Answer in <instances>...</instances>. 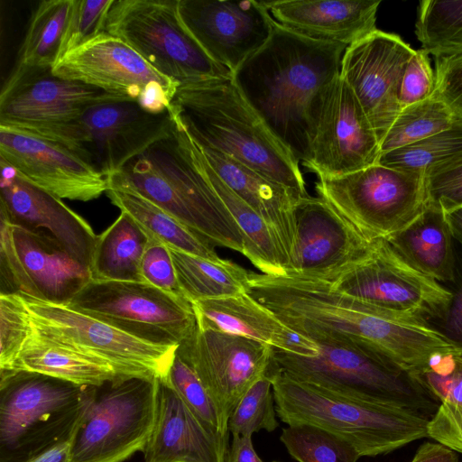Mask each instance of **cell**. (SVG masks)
I'll return each instance as SVG.
<instances>
[{
    "mask_svg": "<svg viewBox=\"0 0 462 462\" xmlns=\"http://www.w3.org/2000/svg\"><path fill=\"white\" fill-rule=\"evenodd\" d=\"M67 306L156 346H179L197 327L190 302L142 282L90 280Z\"/></svg>",
    "mask_w": 462,
    "mask_h": 462,
    "instance_id": "7c38bea8",
    "label": "cell"
},
{
    "mask_svg": "<svg viewBox=\"0 0 462 462\" xmlns=\"http://www.w3.org/2000/svg\"><path fill=\"white\" fill-rule=\"evenodd\" d=\"M169 109L200 146L309 196L300 162L246 101L233 77L180 84Z\"/></svg>",
    "mask_w": 462,
    "mask_h": 462,
    "instance_id": "3957f363",
    "label": "cell"
},
{
    "mask_svg": "<svg viewBox=\"0 0 462 462\" xmlns=\"http://www.w3.org/2000/svg\"><path fill=\"white\" fill-rule=\"evenodd\" d=\"M248 284V293L291 329L316 343L364 348L407 374L457 349L424 318L365 303L328 281L249 272Z\"/></svg>",
    "mask_w": 462,
    "mask_h": 462,
    "instance_id": "6da1fadb",
    "label": "cell"
},
{
    "mask_svg": "<svg viewBox=\"0 0 462 462\" xmlns=\"http://www.w3.org/2000/svg\"><path fill=\"white\" fill-rule=\"evenodd\" d=\"M273 348L292 355L312 357L319 354V345L309 337L286 327Z\"/></svg>",
    "mask_w": 462,
    "mask_h": 462,
    "instance_id": "681fc988",
    "label": "cell"
},
{
    "mask_svg": "<svg viewBox=\"0 0 462 462\" xmlns=\"http://www.w3.org/2000/svg\"><path fill=\"white\" fill-rule=\"evenodd\" d=\"M229 444L206 429L176 392L159 381L156 422L145 462H226Z\"/></svg>",
    "mask_w": 462,
    "mask_h": 462,
    "instance_id": "484cf974",
    "label": "cell"
},
{
    "mask_svg": "<svg viewBox=\"0 0 462 462\" xmlns=\"http://www.w3.org/2000/svg\"><path fill=\"white\" fill-rule=\"evenodd\" d=\"M53 75L81 82L109 94L153 103L175 95L179 82L160 74L116 36L103 32L70 51L51 68Z\"/></svg>",
    "mask_w": 462,
    "mask_h": 462,
    "instance_id": "d6986e66",
    "label": "cell"
},
{
    "mask_svg": "<svg viewBox=\"0 0 462 462\" xmlns=\"http://www.w3.org/2000/svg\"><path fill=\"white\" fill-rule=\"evenodd\" d=\"M415 50L398 34L375 30L347 46L340 77L361 104L381 143L402 110L400 89Z\"/></svg>",
    "mask_w": 462,
    "mask_h": 462,
    "instance_id": "44dd1931",
    "label": "cell"
},
{
    "mask_svg": "<svg viewBox=\"0 0 462 462\" xmlns=\"http://www.w3.org/2000/svg\"><path fill=\"white\" fill-rule=\"evenodd\" d=\"M435 65L434 95L462 120V53L435 59Z\"/></svg>",
    "mask_w": 462,
    "mask_h": 462,
    "instance_id": "c3c4849f",
    "label": "cell"
},
{
    "mask_svg": "<svg viewBox=\"0 0 462 462\" xmlns=\"http://www.w3.org/2000/svg\"><path fill=\"white\" fill-rule=\"evenodd\" d=\"M279 427L270 375L257 380L244 394L231 414L229 434L253 436L262 430L273 432Z\"/></svg>",
    "mask_w": 462,
    "mask_h": 462,
    "instance_id": "b9f144b4",
    "label": "cell"
},
{
    "mask_svg": "<svg viewBox=\"0 0 462 462\" xmlns=\"http://www.w3.org/2000/svg\"><path fill=\"white\" fill-rule=\"evenodd\" d=\"M179 14L206 53L232 74L265 44L276 23L263 1L179 0Z\"/></svg>",
    "mask_w": 462,
    "mask_h": 462,
    "instance_id": "7402d4cb",
    "label": "cell"
},
{
    "mask_svg": "<svg viewBox=\"0 0 462 462\" xmlns=\"http://www.w3.org/2000/svg\"><path fill=\"white\" fill-rule=\"evenodd\" d=\"M334 288L365 303L424 318H445L453 293L409 264L385 239Z\"/></svg>",
    "mask_w": 462,
    "mask_h": 462,
    "instance_id": "9a60e30c",
    "label": "cell"
},
{
    "mask_svg": "<svg viewBox=\"0 0 462 462\" xmlns=\"http://www.w3.org/2000/svg\"><path fill=\"white\" fill-rule=\"evenodd\" d=\"M415 35L421 50L435 59L462 53V0H422Z\"/></svg>",
    "mask_w": 462,
    "mask_h": 462,
    "instance_id": "8d00e7d4",
    "label": "cell"
},
{
    "mask_svg": "<svg viewBox=\"0 0 462 462\" xmlns=\"http://www.w3.org/2000/svg\"><path fill=\"white\" fill-rule=\"evenodd\" d=\"M462 156V120L413 144L382 153L379 164L425 175L430 170Z\"/></svg>",
    "mask_w": 462,
    "mask_h": 462,
    "instance_id": "f35d334b",
    "label": "cell"
},
{
    "mask_svg": "<svg viewBox=\"0 0 462 462\" xmlns=\"http://www.w3.org/2000/svg\"><path fill=\"white\" fill-rule=\"evenodd\" d=\"M18 295L42 334L108 363L124 377L167 379L178 346L152 345L67 305Z\"/></svg>",
    "mask_w": 462,
    "mask_h": 462,
    "instance_id": "4fadbf2b",
    "label": "cell"
},
{
    "mask_svg": "<svg viewBox=\"0 0 462 462\" xmlns=\"http://www.w3.org/2000/svg\"><path fill=\"white\" fill-rule=\"evenodd\" d=\"M317 344L312 357L273 347V365L296 380L394 402L430 419L436 412L439 402L410 374L356 346Z\"/></svg>",
    "mask_w": 462,
    "mask_h": 462,
    "instance_id": "30bf717a",
    "label": "cell"
},
{
    "mask_svg": "<svg viewBox=\"0 0 462 462\" xmlns=\"http://www.w3.org/2000/svg\"><path fill=\"white\" fill-rule=\"evenodd\" d=\"M198 145L220 179L269 225L286 272L295 245V207L305 197L226 154Z\"/></svg>",
    "mask_w": 462,
    "mask_h": 462,
    "instance_id": "4316f807",
    "label": "cell"
},
{
    "mask_svg": "<svg viewBox=\"0 0 462 462\" xmlns=\"http://www.w3.org/2000/svg\"><path fill=\"white\" fill-rule=\"evenodd\" d=\"M147 234L126 213L97 236L89 264L91 280L142 282Z\"/></svg>",
    "mask_w": 462,
    "mask_h": 462,
    "instance_id": "d6a6232c",
    "label": "cell"
},
{
    "mask_svg": "<svg viewBox=\"0 0 462 462\" xmlns=\"http://www.w3.org/2000/svg\"><path fill=\"white\" fill-rule=\"evenodd\" d=\"M273 20L284 28L317 41L346 46L376 29L377 0L263 1Z\"/></svg>",
    "mask_w": 462,
    "mask_h": 462,
    "instance_id": "d4e9b609",
    "label": "cell"
},
{
    "mask_svg": "<svg viewBox=\"0 0 462 462\" xmlns=\"http://www.w3.org/2000/svg\"><path fill=\"white\" fill-rule=\"evenodd\" d=\"M73 0H44L32 13L16 64L52 68L59 57Z\"/></svg>",
    "mask_w": 462,
    "mask_h": 462,
    "instance_id": "d590c367",
    "label": "cell"
},
{
    "mask_svg": "<svg viewBox=\"0 0 462 462\" xmlns=\"http://www.w3.org/2000/svg\"><path fill=\"white\" fill-rule=\"evenodd\" d=\"M452 235L444 212L431 205L385 240L409 264L440 282L454 278Z\"/></svg>",
    "mask_w": 462,
    "mask_h": 462,
    "instance_id": "f1b7e54d",
    "label": "cell"
},
{
    "mask_svg": "<svg viewBox=\"0 0 462 462\" xmlns=\"http://www.w3.org/2000/svg\"><path fill=\"white\" fill-rule=\"evenodd\" d=\"M141 276L143 282L178 300L189 301L180 286L170 247L149 236L141 262Z\"/></svg>",
    "mask_w": 462,
    "mask_h": 462,
    "instance_id": "f6af8a7d",
    "label": "cell"
},
{
    "mask_svg": "<svg viewBox=\"0 0 462 462\" xmlns=\"http://www.w3.org/2000/svg\"><path fill=\"white\" fill-rule=\"evenodd\" d=\"M96 393L35 372L0 375V462H23L69 437Z\"/></svg>",
    "mask_w": 462,
    "mask_h": 462,
    "instance_id": "8992f818",
    "label": "cell"
},
{
    "mask_svg": "<svg viewBox=\"0 0 462 462\" xmlns=\"http://www.w3.org/2000/svg\"><path fill=\"white\" fill-rule=\"evenodd\" d=\"M0 219L57 242L89 268L97 235L62 200L31 184L0 160Z\"/></svg>",
    "mask_w": 462,
    "mask_h": 462,
    "instance_id": "cb8c5ba5",
    "label": "cell"
},
{
    "mask_svg": "<svg viewBox=\"0 0 462 462\" xmlns=\"http://www.w3.org/2000/svg\"><path fill=\"white\" fill-rule=\"evenodd\" d=\"M197 326L243 336L273 347L286 328L248 292L191 302Z\"/></svg>",
    "mask_w": 462,
    "mask_h": 462,
    "instance_id": "4dcf8cb0",
    "label": "cell"
},
{
    "mask_svg": "<svg viewBox=\"0 0 462 462\" xmlns=\"http://www.w3.org/2000/svg\"><path fill=\"white\" fill-rule=\"evenodd\" d=\"M170 250L180 286L190 303L248 292L249 272L239 264Z\"/></svg>",
    "mask_w": 462,
    "mask_h": 462,
    "instance_id": "e575fe53",
    "label": "cell"
},
{
    "mask_svg": "<svg viewBox=\"0 0 462 462\" xmlns=\"http://www.w3.org/2000/svg\"><path fill=\"white\" fill-rule=\"evenodd\" d=\"M106 32L125 42L160 74L180 84L233 77L185 27L179 0L115 1Z\"/></svg>",
    "mask_w": 462,
    "mask_h": 462,
    "instance_id": "ba28073f",
    "label": "cell"
},
{
    "mask_svg": "<svg viewBox=\"0 0 462 462\" xmlns=\"http://www.w3.org/2000/svg\"><path fill=\"white\" fill-rule=\"evenodd\" d=\"M435 72H433L429 54L423 50H415L408 61L400 89L402 108L424 101L434 95Z\"/></svg>",
    "mask_w": 462,
    "mask_h": 462,
    "instance_id": "7dc6e473",
    "label": "cell"
},
{
    "mask_svg": "<svg viewBox=\"0 0 462 462\" xmlns=\"http://www.w3.org/2000/svg\"><path fill=\"white\" fill-rule=\"evenodd\" d=\"M18 371L40 373L95 387L126 378L108 363L42 334L32 324L12 366L0 375Z\"/></svg>",
    "mask_w": 462,
    "mask_h": 462,
    "instance_id": "83f0119b",
    "label": "cell"
},
{
    "mask_svg": "<svg viewBox=\"0 0 462 462\" xmlns=\"http://www.w3.org/2000/svg\"><path fill=\"white\" fill-rule=\"evenodd\" d=\"M0 160L31 184L62 199L89 201L106 193V177L64 145L0 126Z\"/></svg>",
    "mask_w": 462,
    "mask_h": 462,
    "instance_id": "603a6c76",
    "label": "cell"
},
{
    "mask_svg": "<svg viewBox=\"0 0 462 462\" xmlns=\"http://www.w3.org/2000/svg\"><path fill=\"white\" fill-rule=\"evenodd\" d=\"M77 430L69 437L53 443L23 462H71V449Z\"/></svg>",
    "mask_w": 462,
    "mask_h": 462,
    "instance_id": "816d5d0a",
    "label": "cell"
},
{
    "mask_svg": "<svg viewBox=\"0 0 462 462\" xmlns=\"http://www.w3.org/2000/svg\"><path fill=\"white\" fill-rule=\"evenodd\" d=\"M173 130L169 109L153 114L137 101L114 97L91 106L75 121L29 134L64 145L107 177L170 138Z\"/></svg>",
    "mask_w": 462,
    "mask_h": 462,
    "instance_id": "52a82bcc",
    "label": "cell"
},
{
    "mask_svg": "<svg viewBox=\"0 0 462 462\" xmlns=\"http://www.w3.org/2000/svg\"><path fill=\"white\" fill-rule=\"evenodd\" d=\"M294 213L295 245L286 274L333 282L368 258L377 244L320 197L300 199Z\"/></svg>",
    "mask_w": 462,
    "mask_h": 462,
    "instance_id": "e0dca14e",
    "label": "cell"
},
{
    "mask_svg": "<svg viewBox=\"0 0 462 462\" xmlns=\"http://www.w3.org/2000/svg\"><path fill=\"white\" fill-rule=\"evenodd\" d=\"M316 190L371 240L386 239L428 206L425 176L376 163L337 177H318Z\"/></svg>",
    "mask_w": 462,
    "mask_h": 462,
    "instance_id": "9c48e42d",
    "label": "cell"
},
{
    "mask_svg": "<svg viewBox=\"0 0 462 462\" xmlns=\"http://www.w3.org/2000/svg\"><path fill=\"white\" fill-rule=\"evenodd\" d=\"M169 110L172 135L106 178L137 191L212 245L243 254L236 220L204 172L194 141Z\"/></svg>",
    "mask_w": 462,
    "mask_h": 462,
    "instance_id": "277c9868",
    "label": "cell"
},
{
    "mask_svg": "<svg viewBox=\"0 0 462 462\" xmlns=\"http://www.w3.org/2000/svg\"><path fill=\"white\" fill-rule=\"evenodd\" d=\"M195 144L204 172L242 233L243 255L264 274L285 275L280 248L269 225L220 179Z\"/></svg>",
    "mask_w": 462,
    "mask_h": 462,
    "instance_id": "836d02e7",
    "label": "cell"
},
{
    "mask_svg": "<svg viewBox=\"0 0 462 462\" xmlns=\"http://www.w3.org/2000/svg\"><path fill=\"white\" fill-rule=\"evenodd\" d=\"M428 205L444 213L462 207V156L425 175Z\"/></svg>",
    "mask_w": 462,
    "mask_h": 462,
    "instance_id": "bcb514c9",
    "label": "cell"
},
{
    "mask_svg": "<svg viewBox=\"0 0 462 462\" xmlns=\"http://www.w3.org/2000/svg\"><path fill=\"white\" fill-rule=\"evenodd\" d=\"M160 379L130 377L97 387L75 433L71 462H124L153 430Z\"/></svg>",
    "mask_w": 462,
    "mask_h": 462,
    "instance_id": "8fae6325",
    "label": "cell"
},
{
    "mask_svg": "<svg viewBox=\"0 0 462 462\" xmlns=\"http://www.w3.org/2000/svg\"><path fill=\"white\" fill-rule=\"evenodd\" d=\"M444 333L452 342L462 347V283L453 294L451 303L445 316Z\"/></svg>",
    "mask_w": 462,
    "mask_h": 462,
    "instance_id": "f907efd6",
    "label": "cell"
},
{
    "mask_svg": "<svg viewBox=\"0 0 462 462\" xmlns=\"http://www.w3.org/2000/svg\"><path fill=\"white\" fill-rule=\"evenodd\" d=\"M226 462H264L255 452L252 436L233 435ZM281 462V461H272Z\"/></svg>",
    "mask_w": 462,
    "mask_h": 462,
    "instance_id": "f5cc1de1",
    "label": "cell"
},
{
    "mask_svg": "<svg viewBox=\"0 0 462 462\" xmlns=\"http://www.w3.org/2000/svg\"><path fill=\"white\" fill-rule=\"evenodd\" d=\"M0 294L67 305L90 280L89 268L54 240L0 219Z\"/></svg>",
    "mask_w": 462,
    "mask_h": 462,
    "instance_id": "5bb4252c",
    "label": "cell"
},
{
    "mask_svg": "<svg viewBox=\"0 0 462 462\" xmlns=\"http://www.w3.org/2000/svg\"><path fill=\"white\" fill-rule=\"evenodd\" d=\"M26 306L18 294H0V373L10 369L30 327Z\"/></svg>",
    "mask_w": 462,
    "mask_h": 462,
    "instance_id": "ee69618b",
    "label": "cell"
},
{
    "mask_svg": "<svg viewBox=\"0 0 462 462\" xmlns=\"http://www.w3.org/2000/svg\"><path fill=\"white\" fill-rule=\"evenodd\" d=\"M444 214L452 236L462 243V207Z\"/></svg>",
    "mask_w": 462,
    "mask_h": 462,
    "instance_id": "11a10c76",
    "label": "cell"
},
{
    "mask_svg": "<svg viewBox=\"0 0 462 462\" xmlns=\"http://www.w3.org/2000/svg\"><path fill=\"white\" fill-rule=\"evenodd\" d=\"M380 142L361 104L340 75L328 88L304 165L318 177H337L378 163Z\"/></svg>",
    "mask_w": 462,
    "mask_h": 462,
    "instance_id": "ffe728a7",
    "label": "cell"
},
{
    "mask_svg": "<svg viewBox=\"0 0 462 462\" xmlns=\"http://www.w3.org/2000/svg\"><path fill=\"white\" fill-rule=\"evenodd\" d=\"M280 440L298 462H357L361 457L346 440L310 424L288 425Z\"/></svg>",
    "mask_w": 462,
    "mask_h": 462,
    "instance_id": "ab89813d",
    "label": "cell"
},
{
    "mask_svg": "<svg viewBox=\"0 0 462 462\" xmlns=\"http://www.w3.org/2000/svg\"><path fill=\"white\" fill-rule=\"evenodd\" d=\"M114 2L115 0H73L57 60L106 32L108 13Z\"/></svg>",
    "mask_w": 462,
    "mask_h": 462,
    "instance_id": "7bdbcfd3",
    "label": "cell"
},
{
    "mask_svg": "<svg viewBox=\"0 0 462 462\" xmlns=\"http://www.w3.org/2000/svg\"><path fill=\"white\" fill-rule=\"evenodd\" d=\"M346 47L301 36L276 23L265 44L233 74L246 101L303 165Z\"/></svg>",
    "mask_w": 462,
    "mask_h": 462,
    "instance_id": "7a4b0ae2",
    "label": "cell"
},
{
    "mask_svg": "<svg viewBox=\"0 0 462 462\" xmlns=\"http://www.w3.org/2000/svg\"><path fill=\"white\" fill-rule=\"evenodd\" d=\"M411 462H459L455 451L440 444L423 443Z\"/></svg>",
    "mask_w": 462,
    "mask_h": 462,
    "instance_id": "db71d44e",
    "label": "cell"
},
{
    "mask_svg": "<svg viewBox=\"0 0 462 462\" xmlns=\"http://www.w3.org/2000/svg\"><path fill=\"white\" fill-rule=\"evenodd\" d=\"M438 402L428 424V437L462 453V350L435 356L410 374Z\"/></svg>",
    "mask_w": 462,
    "mask_h": 462,
    "instance_id": "f546056e",
    "label": "cell"
},
{
    "mask_svg": "<svg viewBox=\"0 0 462 462\" xmlns=\"http://www.w3.org/2000/svg\"><path fill=\"white\" fill-rule=\"evenodd\" d=\"M107 179V178H106ZM106 195L147 234L171 248L211 261L221 258L214 245L133 189L107 179Z\"/></svg>",
    "mask_w": 462,
    "mask_h": 462,
    "instance_id": "1f68e13d",
    "label": "cell"
},
{
    "mask_svg": "<svg viewBox=\"0 0 462 462\" xmlns=\"http://www.w3.org/2000/svg\"><path fill=\"white\" fill-rule=\"evenodd\" d=\"M115 96L53 75L51 68L15 64L0 94V126L26 133L79 119L91 106Z\"/></svg>",
    "mask_w": 462,
    "mask_h": 462,
    "instance_id": "ac0fdd59",
    "label": "cell"
},
{
    "mask_svg": "<svg viewBox=\"0 0 462 462\" xmlns=\"http://www.w3.org/2000/svg\"><path fill=\"white\" fill-rule=\"evenodd\" d=\"M278 418L310 424L349 442L360 457H376L428 437L430 418L394 402L296 380L273 365Z\"/></svg>",
    "mask_w": 462,
    "mask_h": 462,
    "instance_id": "5b68a950",
    "label": "cell"
},
{
    "mask_svg": "<svg viewBox=\"0 0 462 462\" xmlns=\"http://www.w3.org/2000/svg\"><path fill=\"white\" fill-rule=\"evenodd\" d=\"M164 381L206 429L228 443V428L223 422L215 402L191 366L177 352Z\"/></svg>",
    "mask_w": 462,
    "mask_h": 462,
    "instance_id": "60d3db41",
    "label": "cell"
},
{
    "mask_svg": "<svg viewBox=\"0 0 462 462\" xmlns=\"http://www.w3.org/2000/svg\"><path fill=\"white\" fill-rule=\"evenodd\" d=\"M457 119L448 106L435 95L407 106L380 143L381 154L424 140L449 127Z\"/></svg>",
    "mask_w": 462,
    "mask_h": 462,
    "instance_id": "74e56055",
    "label": "cell"
},
{
    "mask_svg": "<svg viewBox=\"0 0 462 462\" xmlns=\"http://www.w3.org/2000/svg\"><path fill=\"white\" fill-rule=\"evenodd\" d=\"M273 351L268 344L198 326L176 350L197 374L226 426L246 391L269 374Z\"/></svg>",
    "mask_w": 462,
    "mask_h": 462,
    "instance_id": "2e32d148",
    "label": "cell"
}]
</instances>
